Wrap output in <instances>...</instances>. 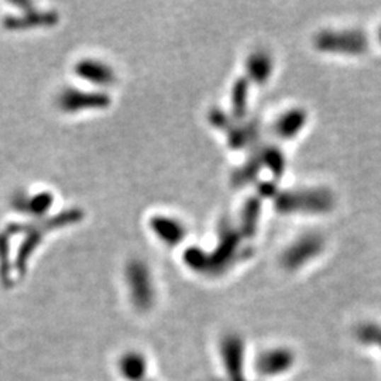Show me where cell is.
Returning a JSON list of instances; mask_svg holds the SVG:
<instances>
[{"mask_svg": "<svg viewBox=\"0 0 381 381\" xmlns=\"http://www.w3.org/2000/svg\"><path fill=\"white\" fill-rule=\"evenodd\" d=\"M325 249V239L319 233H305L294 240L281 256V263L287 270H297L315 257Z\"/></svg>", "mask_w": 381, "mask_h": 381, "instance_id": "3957f363", "label": "cell"}, {"mask_svg": "<svg viewBox=\"0 0 381 381\" xmlns=\"http://www.w3.org/2000/svg\"><path fill=\"white\" fill-rule=\"evenodd\" d=\"M50 21H54V17H51L50 13H42V11L33 13V10L27 8L21 16L4 17L3 25L7 30H23V28L47 25L50 24Z\"/></svg>", "mask_w": 381, "mask_h": 381, "instance_id": "ba28073f", "label": "cell"}, {"mask_svg": "<svg viewBox=\"0 0 381 381\" xmlns=\"http://www.w3.org/2000/svg\"><path fill=\"white\" fill-rule=\"evenodd\" d=\"M335 203L334 192L324 187L285 190L277 198V207L283 213H328Z\"/></svg>", "mask_w": 381, "mask_h": 381, "instance_id": "6da1fadb", "label": "cell"}, {"mask_svg": "<svg viewBox=\"0 0 381 381\" xmlns=\"http://www.w3.org/2000/svg\"><path fill=\"white\" fill-rule=\"evenodd\" d=\"M307 120H308V113L304 109L295 108V109L287 110L284 115L278 118L277 125H275V133L278 135V137L284 140L294 139L305 127Z\"/></svg>", "mask_w": 381, "mask_h": 381, "instance_id": "8992f818", "label": "cell"}, {"mask_svg": "<svg viewBox=\"0 0 381 381\" xmlns=\"http://www.w3.org/2000/svg\"><path fill=\"white\" fill-rule=\"evenodd\" d=\"M108 103V98L105 95H92V93H81L76 89H65L58 96V105L62 110L71 112L76 109H86V108H99Z\"/></svg>", "mask_w": 381, "mask_h": 381, "instance_id": "277c9868", "label": "cell"}, {"mask_svg": "<svg viewBox=\"0 0 381 381\" xmlns=\"http://www.w3.org/2000/svg\"><path fill=\"white\" fill-rule=\"evenodd\" d=\"M76 74L85 81L93 82L96 85H109L115 81V72L106 64L96 59L81 61L76 65Z\"/></svg>", "mask_w": 381, "mask_h": 381, "instance_id": "52a82bcc", "label": "cell"}, {"mask_svg": "<svg viewBox=\"0 0 381 381\" xmlns=\"http://www.w3.org/2000/svg\"><path fill=\"white\" fill-rule=\"evenodd\" d=\"M379 40H380V42H381V27H380V31H379Z\"/></svg>", "mask_w": 381, "mask_h": 381, "instance_id": "8fae6325", "label": "cell"}, {"mask_svg": "<svg viewBox=\"0 0 381 381\" xmlns=\"http://www.w3.org/2000/svg\"><path fill=\"white\" fill-rule=\"evenodd\" d=\"M247 67L251 78L258 84H264L273 74V58L266 51H257L250 55Z\"/></svg>", "mask_w": 381, "mask_h": 381, "instance_id": "9c48e42d", "label": "cell"}, {"mask_svg": "<svg viewBox=\"0 0 381 381\" xmlns=\"http://www.w3.org/2000/svg\"><path fill=\"white\" fill-rule=\"evenodd\" d=\"M154 230L169 243H177L178 240L183 239L184 234L183 226L174 219H164V217L160 219L159 222L154 223Z\"/></svg>", "mask_w": 381, "mask_h": 381, "instance_id": "30bf717a", "label": "cell"}, {"mask_svg": "<svg viewBox=\"0 0 381 381\" xmlns=\"http://www.w3.org/2000/svg\"><path fill=\"white\" fill-rule=\"evenodd\" d=\"M52 203V198L48 192H40L34 195H28L24 192L16 193L13 196L11 205L16 210L33 216H41L44 215Z\"/></svg>", "mask_w": 381, "mask_h": 381, "instance_id": "5b68a950", "label": "cell"}, {"mask_svg": "<svg viewBox=\"0 0 381 381\" xmlns=\"http://www.w3.org/2000/svg\"><path fill=\"white\" fill-rule=\"evenodd\" d=\"M314 45L325 54L358 57L368 52L370 47L369 35L359 28H326L314 37Z\"/></svg>", "mask_w": 381, "mask_h": 381, "instance_id": "7a4b0ae2", "label": "cell"}]
</instances>
